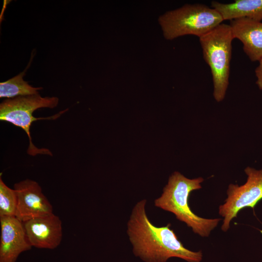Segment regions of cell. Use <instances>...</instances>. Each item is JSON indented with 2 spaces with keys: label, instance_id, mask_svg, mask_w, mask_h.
<instances>
[{
  "label": "cell",
  "instance_id": "1",
  "mask_svg": "<svg viewBox=\"0 0 262 262\" xmlns=\"http://www.w3.org/2000/svg\"><path fill=\"white\" fill-rule=\"evenodd\" d=\"M145 199L138 202L128 222L127 233L135 256L145 262H166L172 257L188 262H200L201 251L194 252L185 247L178 239L170 224L158 227L147 216Z\"/></svg>",
  "mask_w": 262,
  "mask_h": 262
},
{
  "label": "cell",
  "instance_id": "2",
  "mask_svg": "<svg viewBox=\"0 0 262 262\" xmlns=\"http://www.w3.org/2000/svg\"><path fill=\"white\" fill-rule=\"evenodd\" d=\"M203 181L202 177L190 179L179 172H174L169 178L161 196L155 200L154 205L174 213L177 219L191 228L194 233L208 237L221 219L199 217L191 211L188 204L191 192L201 189Z\"/></svg>",
  "mask_w": 262,
  "mask_h": 262
},
{
  "label": "cell",
  "instance_id": "3",
  "mask_svg": "<svg viewBox=\"0 0 262 262\" xmlns=\"http://www.w3.org/2000/svg\"><path fill=\"white\" fill-rule=\"evenodd\" d=\"M204 61L210 68L213 96L217 102L225 98L229 84L232 42L229 25L221 23L199 38Z\"/></svg>",
  "mask_w": 262,
  "mask_h": 262
},
{
  "label": "cell",
  "instance_id": "4",
  "mask_svg": "<svg viewBox=\"0 0 262 262\" xmlns=\"http://www.w3.org/2000/svg\"><path fill=\"white\" fill-rule=\"evenodd\" d=\"M158 21L165 38L173 40L185 35L199 38L221 24L223 19L214 8L196 3L169 11Z\"/></svg>",
  "mask_w": 262,
  "mask_h": 262
},
{
  "label": "cell",
  "instance_id": "5",
  "mask_svg": "<svg viewBox=\"0 0 262 262\" xmlns=\"http://www.w3.org/2000/svg\"><path fill=\"white\" fill-rule=\"evenodd\" d=\"M57 97H42L36 95L8 98L0 104V120L6 121L21 128L27 134L29 145L27 153L32 156L37 154L52 156V153L48 148H39L32 141L30 127L35 121L42 119L53 120L58 118L68 109L60 111L57 114L47 117H35L33 115L36 110L41 108H54L58 104Z\"/></svg>",
  "mask_w": 262,
  "mask_h": 262
},
{
  "label": "cell",
  "instance_id": "6",
  "mask_svg": "<svg viewBox=\"0 0 262 262\" xmlns=\"http://www.w3.org/2000/svg\"><path fill=\"white\" fill-rule=\"evenodd\" d=\"M247 175L246 183L242 185L230 184L227 190V198L219 208V214L224 217L221 229L227 231L231 221L238 212L246 207L254 208L262 199V169L248 166L245 169Z\"/></svg>",
  "mask_w": 262,
  "mask_h": 262
},
{
  "label": "cell",
  "instance_id": "7",
  "mask_svg": "<svg viewBox=\"0 0 262 262\" xmlns=\"http://www.w3.org/2000/svg\"><path fill=\"white\" fill-rule=\"evenodd\" d=\"M17 196L16 217L24 222L53 213L52 205L35 181L26 179L14 184Z\"/></svg>",
  "mask_w": 262,
  "mask_h": 262
},
{
  "label": "cell",
  "instance_id": "8",
  "mask_svg": "<svg viewBox=\"0 0 262 262\" xmlns=\"http://www.w3.org/2000/svg\"><path fill=\"white\" fill-rule=\"evenodd\" d=\"M28 241L32 246L53 249L62 239V224L53 213L32 218L23 222Z\"/></svg>",
  "mask_w": 262,
  "mask_h": 262
},
{
  "label": "cell",
  "instance_id": "9",
  "mask_svg": "<svg viewBox=\"0 0 262 262\" xmlns=\"http://www.w3.org/2000/svg\"><path fill=\"white\" fill-rule=\"evenodd\" d=\"M0 262H16L23 252L31 249L23 222L16 216L0 217Z\"/></svg>",
  "mask_w": 262,
  "mask_h": 262
},
{
  "label": "cell",
  "instance_id": "10",
  "mask_svg": "<svg viewBox=\"0 0 262 262\" xmlns=\"http://www.w3.org/2000/svg\"><path fill=\"white\" fill-rule=\"evenodd\" d=\"M234 39L243 43V50L253 62L262 58V22L248 18H240L230 20Z\"/></svg>",
  "mask_w": 262,
  "mask_h": 262
},
{
  "label": "cell",
  "instance_id": "11",
  "mask_svg": "<svg viewBox=\"0 0 262 262\" xmlns=\"http://www.w3.org/2000/svg\"><path fill=\"white\" fill-rule=\"evenodd\" d=\"M212 8L221 15L223 20L248 18L262 20V0H236L230 3L213 1Z\"/></svg>",
  "mask_w": 262,
  "mask_h": 262
},
{
  "label": "cell",
  "instance_id": "12",
  "mask_svg": "<svg viewBox=\"0 0 262 262\" xmlns=\"http://www.w3.org/2000/svg\"><path fill=\"white\" fill-rule=\"evenodd\" d=\"M25 72L0 83V97L12 98L38 94L42 87H33L24 81Z\"/></svg>",
  "mask_w": 262,
  "mask_h": 262
},
{
  "label": "cell",
  "instance_id": "13",
  "mask_svg": "<svg viewBox=\"0 0 262 262\" xmlns=\"http://www.w3.org/2000/svg\"><path fill=\"white\" fill-rule=\"evenodd\" d=\"M17 206L16 191L8 187L0 178V217L15 216Z\"/></svg>",
  "mask_w": 262,
  "mask_h": 262
},
{
  "label": "cell",
  "instance_id": "14",
  "mask_svg": "<svg viewBox=\"0 0 262 262\" xmlns=\"http://www.w3.org/2000/svg\"><path fill=\"white\" fill-rule=\"evenodd\" d=\"M259 64L255 70L257 78L256 84L259 88L262 90V58L259 61Z\"/></svg>",
  "mask_w": 262,
  "mask_h": 262
}]
</instances>
